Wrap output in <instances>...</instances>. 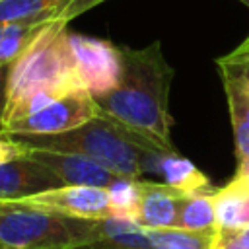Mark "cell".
Here are the masks:
<instances>
[{
    "mask_svg": "<svg viewBox=\"0 0 249 249\" xmlns=\"http://www.w3.org/2000/svg\"><path fill=\"white\" fill-rule=\"evenodd\" d=\"M121 49V76L113 89L95 95L97 109L126 126L142 132L167 152H177L171 142L169 88L173 68L167 64L161 43L144 49Z\"/></svg>",
    "mask_w": 249,
    "mask_h": 249,
    "instance_id": "6da1fadb",
    "label": "cell"
},
{
    "mask_svg": "<svg viewBox=\"0 0 249 249\" xmlns=\"http://www.w3.org/2000/svg\"><path fill=\"white\" fill-rule=\"evenodd\" d=\"M25 148L72 152L86 156L121 177L138 179L160 175V161L167 150L124 123L97 113L89 121L56 134H12Z\"/></svg>",
    "mask_w": 249,
    "mask_h": 249,
    "instance_id": "7a4b0ae2",
    "label": "cell"
},
{
    "mask_svg": "<svg viewBox=\"0 0 249 249\" xmlns=\"http://www.w3.org/2000/svg\"><path fill=\"white\" fill-rule=\"evenodd\" d=\"M66 23L68 21H51L31 47L12 62L4 126L62 93L84 88L78 78Z\"/></svg>",
    "mask_w": 249,
    "mask_h": 249,
    "instance_id": "3957f363",
    "label": "cell"
},
{
    "mask_svg": "<svg viewBox=\"0 0 249 249\" xmlns=\"http://www.w3.org/2000/svg\"><path fill=\"white\" fill-rule=\"evenodd\" d=\"M103 237V220L70 216L21 200H0L4 249H76Z\"/></svg>",
    "mask_w": 249,
    "mask_h": 249,
    "instance_id": "277c9868",
    "label": "cell"
},
{
    "mask_svg": "<svg viewBox=\"0 0 249 249\" xmlns=\"http://www.w3.org/2000/svg\"><path fill=\"white\" fill-rule=\"evenodd\" d=\"M99 113L91 93L84 88L58 95L47 105L8 123L4 126L10 134H56L80 126Z\"/></svg>",
    "mask_w": 249,
    "mask_h": 249,
    "instance_id": "5b68a950",
    "label": "cell"
},
{
    "mask_svg": "<svg viewBox=\"0 0 249 249\" xmlns=\"http://www.w3.org/2000/svg\"><path fill=\"white\" fill-rule=\"evenodd\" d=\"M70 47L82 86L91 97L113 89L121 76V49L107 39L70 31Z\"/></svg>",
    "mask_w": 249,
    "mask_h": 249,
    "instance_id": "8992f818",
    "label": "cell"
},
{
    "mask_svg": "<svg viewBox=\"0 0 249 249\" xmlns=\"http://www.w3.org/2000/svg\"><path fill=\"white\" fill-rule=\"evenodd\" d=\"M21 202L53 208V210H58L70 216H80V218L103 220L113 216L107 189L95 187V185H60V187L25 196L21 198Z\"/></svg>",
    "mask_w": 249,
    "mask_h": 249,
    "instance_id": "52a82bcc",
    "label": "cell"
},
{
    "mask_svg": "<svg viewBox=\"0 0 249 249\" xmlns=\"http://www.w3.org/2000/svg\"><path fill=\"white\" fill-rule=\"evenodd\" d=\"M25 148V146H23ZM25 154L35 161L43 163L51 169L64 185H95V187H109L121 175L113 173L111 169L103 167L101 163L72 152H54V150H41V148H25Z\"/></svg>",
    "mask_w": 249,
    "mask_h": 249,
    "instance_id": "ba28073f",
    "label": "cell"
},
{
    "mask_svg": "<svg viewBox=\"0 0 249 249\" xmlns=\"http://www.w3.org/2000/svg\"><path fill=\"white\" fill-rule=\"evenodd\" d=\"M60 185L64 183L51 169L27 154L0 161V200H21Z\"/></svg>",
    "mask_w": 249,
    "mask_h": 249,
    "instance_id": "9c48e42d",
    "label": "cell"
},
{
    "mask_svg": "<svg viewBox=\"0 0 249 249\" xmlns=\"http://www.w3.org/2000/svg\"><path fill=\"white\" fill-rule=\"evenodd\" d=\"M105 0H0V25L12 21H70Z\"/></svg>",
    "mask_w": 249,
    "mask_h": 249,
    "instance_id": "30bf717a",
    "label": "cell"
},
{
    "mask_svg": "<svg viewBox=\"0 0 249 249\" xmlns=\"http://www.w3.org/2000/svg\"><path fill=\"white\" fill-rule=\"evenodd\" d=\"M216 64L222 76V84L230 107L237 161H241L249 158V82L224 58H218Z\"/></svg>",
    "mask_w": 249,
    "mask_h": 249,
    "instance_id": "8fae6325",
    "label": "cell"
},
{
    "mask_svg": "<svg viewBox=\"0 0 249 249\" xmlns=\"http://www.w3.org/2000/svg\"><path fill=\"white\" fill-rule=\"evenodd\" d=\"M185 195L167 183L144 181L140 177V202L134 222L142 228H175L179 200Z\"/></svg>",
    "mask_w": 249,
    "mask_h": 249,
    "instance_id": "7c38bea8",
    "label": "cell"
},
{
    "mask_svg": "<svg viewBox=\"0 0 249 249\" xmlns=\"http://www.w3.org/2000/svg\"><path fill=\"white\" fill-rule=\"evenodd\" d=\"M160 175L165 179L167 185L187 193V195H214L218 189L179 152L163 154L160 161Z\"/></svg>",
    "mask_w": 249,
    "mask_h": 249,
    "instance_id": "4fadbf2b",
    "label": "cell"
},
{
    "mask_svg": "<svg viewBox=\"0 0 249 249\" xmlns=\"http://www.w3.org/2000/svg\"><path fill=\"white\" fill-rule=\"evenodd\" d=\"M249 196V179H233L230 185L218 189L212 196L214 216L218 228H235L241 226V214L245 200Z\"/></svg>",
    "mask_w": 249,
    "mask_h": 249,
    "instance_id": "5bb4252c",
    "label": "cell"
},
{
    "mask_svg": "<svg viewBox=\"0 0 249 249\" xmlns=\"http://www.w3.org/2000/svg\"><path fill=\"white\" fill-rule=\"evenodd\" d=\"M49 23L51 21L47 23H25V21L2 23L0 25V66L12 64L14 60H18Z\"/></svg>",
    "mask_w": 249,
    "mask_h": 249,
    "instance_id": "9a60e30c",
    "label": "cell"
},
{
    "mask_svg": "<svg viewBox=\"0 0 249 249\" xmlns=\"http://www.w3.org/2000/svg\"><path fill=\"white\" fill-rule=\"evenodd\" d=\"M216 230L193 231L181 228H146V233L156 249H212Z\"/></svg>",
    "mask_w": 249,
    "mask_h": 249,
    "instance_id": "2e32d148",
    "label": "cell"
},
{
    "mask_svg": "<svg viewBox=\"0 0 249 249\" xmlns=\"http://www.w3.org/2000/svg\"><path fill=\"white\" fill-rule=\"evenodd\" d=\"M212 196L214 195H185L179 200L175 228L193 230V231L216 230L218 226H216Z\"/></svg>",
    "mask_w": 249,
    "mask_h": 249,
    "instance_id": "e0dca14e",
    "label": "cell"
},
{
    "mask_svg": "<svg viewBox=\"0 0 249 249\" xmlns=\"http://www.w3.org/2000/svg\"><path fill=\"white\" fill-rule=\"evenodd\" d=\"M109 206L115 218L132 220L136 218L138 202H140V177H119L107 187Z\"/></svg>",
    "mask_w": 249,
    "mask_h": 249,
    "instance_id": "ac0fdd59",
    "label": "cell"
},
{
    "mask_svg": "<svg viewBox=\"0 0 249 249\" xmlns=\"http://www.w3.org/2000/svg\"><path fill=\"white\" fill-rule=\"evenodd\" d=\"M212 249H249V224L235 228H218Z\"/></svg>",
    "mask_w": 249,
    "mask_h": 249,
    "instance_id": "d6986e66",
    "label": "cell"
},
{
    "mask_svg": "<svg viewBox=\"0 0 249 249\" xmlns=\"http://www.w3.org/2000/svg\"><path fill=\"white\" fill-rule=\"evenodd\" d=\"M23 154H25L23 144H19L10 132L0 130V161L12 160V158H18V156H23Z\"/></svg>",
    "mask_w": 249,
    "mask_h": 249,
    "instance_id": "ffe728a7",
    "label": "cell"
},
{
    "mask_svg": "<svg viewBox=\"0 0 249 249\" xmlns=\"http://www.w3.org/2000/svg\"><path fill=\"white\" fill-rule=\"evenodd\" d=\"M226 62H230L247 82H249V54H245V53H237V51H231L230 54H226V56H222Z\"/></svg>",
    "mask_w": 249,
    "mask_h": 249,
    "instance_id": "44dd1931",
    "label": "cell"
},
{
    "mask_svg": "<svg viewBox=\"0 0 249 249\" xmlns=\"http://www.w3.org/2000/svg\"><path fill=\"white\" fill-rule=\"evenodd\" d=\"M10 66H0V130H4V109H6V99H8V76H10Z\"/></svg>",
    "mask_w": 249,
    "mask_h": 249,
    "instance_id": "7402d4cb",
    "label": "cell"
},
{
    "mask_svg": "<svg viewBox=\"0 0 249 249\" xmlns=\"http://www.w3.org/2000/svg\"><path fill=\"white\" fill-rule=\"evenodd\" d=\"M233 51H237V53H245V54H249V35H247V39L237 47V49H233Z\"/></svg>",
    "mask_w": 249,
    "mask_h": 249,
    "instance_id": "603a6c76",
    "label": "cell"
},
{
    "mask_svg": "<svg viewBox=\"0 0 249 249\" xmlns=\"http://www.w3.org/2000/svg\"><path fill=\"white\" fill-rule=\"evenodd\" d=\"M76 249H91V247H88V245H80V247H76ZM140 249H156V247H140Z\"/></svg>",
    "mask_w": 249,
    "mask_h": 249,
    "instance_id": "cb8c5ba5",
    "label": "cell"
},
{
    "mask_svg": "<svg viewBox=\"0 0 249 249\" xmlns=\"http://www.w3.org/2000/svg\"><path fill=\"white\" fill-rule=\"evenodd\" d=\"M241 2H243V4H247V6H249V0H241Z\"/></svg>",
    "mask_w": 249,
    "mask_h": 249,
    "instance_id": "d4e9b609",
    "label": "cell"
},
{
    "mask_svg": "<svg viewBox=\"0 0 249 249\" xmlns=\"http://www.w3.org/2000/svg\"><path fill=\"white\" fill-rule=\"evenodd\" d=\"M0 249H4V247H2V245H0Z\"/></svg>",
    "mask_w": 249,
    "mask_h": 249,
    "instance_id": "484cf974",
    "label": "cell"
},
{
    "mask_svg": "<svg viewBox=\"0 0 249 249\" xmlns=\"http://www.w3.org/2000/svg\"><path fill=\"white\" fill-rule=\"evenodd\" d=\"M247 179H249V177H247Z\"/></svg>",
    "mask_w": 249,
    "mask_h": 249,
    "instance_id": "4316f807",
    "label": "cell"
}]
</instances>
